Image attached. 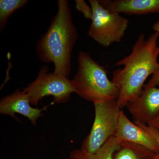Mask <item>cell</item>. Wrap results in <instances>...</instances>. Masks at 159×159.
<instances>
[{"instance_id":"1","label":"cell","mask_w":159,"mask_h":159,"mask_svg":"<svg viewBox=\"0 0 159 159\" xmlns=\"http://www.w3.org/2000/svg\"><path fill=\"white\" fill-rule=\"evenodd\" d=\"M159 36L157 31L147 39L141 33L130 54L116 63V66H123L114 71L111 80L119 90L117 100L121 109L141 94L147 78L159 70Z\"/></svg>"},{"instance_id":"2","label":"cell","mask_w":159,"mask_h":159,"mask_svg":"<svg viewBox=\"0 0 159 159\" xmlns=\"http://www.w3.org/2000/svg\"><path fill=\"white\" fill-rule=\"evenodd\" d=\"M57 10L48 29L37 41L38 57L45 63L52 62L54 73L69 79L71 56L78 39L68 1L58 0Z\"/></svg>"},{"instance_id":"3","label":"cell","mask_w":159,"mask_h":159,"mask_svg":"<svg viewBox=\"0 0 159 159\" xmlns=\"http://www.w3.org/2000/svg\"><path fill=\"white\" fill-rule=\"evenodd\" d=\"M107 71L87 52L80 51L78 68L72 80L75 93L83 99L93 102L117 99L119 90L110 80Z\"/></svg>"},{"instance_id":"4","label":"cell","mask_w":159,"mask_h":159,"mask_svg":"<svg viewBox=\"0 0 159 159\" xmlns=\"http://www.w3.org/2000/svg\"><path fill=\"white\" fill-rule=\"evenodd\" d=\"M92 10V23L87 35L100 45L108 47L121 41L129 25L127 19L113 13L97 0H89Z\"/></svg>"},{"instance_id":"5","label":"cell","mask_w":159,"mask_h":159,"mask_svg":"<svg viewBox=\"0 0 159 159\" xmlns=\"http://www.w3.org/2000/svg\"><path fill=\"white\" fill-rule=\"evenodd\" d=\"M95 119L88 135L83 141L80 149L95 153L111 137L115 136L121 110L117 99L94 102Z\"/></svg>"},{"instance_id":"6","label":"cell","mask_w":159,"mask_h":159,"mask_svg":"<svg viewBox=\"0 0 159 159\" xmlns=\"http://www.w3.org/2000/svg\"><path fill=\"white\" fill-rule=\"evenodd\" d=\"M23 91L28 94L31 105L37 106L47 96L53 97L54 102H68L71 94L75 93L72 80L49 72V68L44 66L40 70L37 78Z\"/></svg>"},{"instance_id":"7","label":"cell","mask_w":159,"mask_h":159,"mask_svg":"<svg viewBox=\"0 0 159 159\" xmlns=\"http://www.w3.org/2000/svg\"><path fill=\"white\" fill-rule=\"evenodd\" d=\"M127 108L136 124L148 125L159 114V88L145 87Z\"/></svg>"},{"instance_id":"8","label":"cell","mask_w":159,"mask_h":159,"mask_svg":"<svg viewBox=\"0 0 159 159\" xmlns=\"http://www.w3.org/2000/svg\"><path fill=\"white\" fill-rule=\"evenodd\" d=\"M115 137L120 143H132L154 153L159 152L158 145L154 139L144 129L130 121L122 110L120 111L118 116Z\"/></svg>"},{"instance_id":"9","label":"cell","mask_w":159,"mask_h":159,"mask_svg":"<svg viewBox=\"0 0 159 159\" xmlns=\"http://www.w3.org/2000/svg\"><path fill=\"white\" fill-rule=\"evenodd\" d=\"M48 107V106L41 109L32 107L28 94L23 90L17 89L13 93L1 99L0 113L10 116L16 119L17 118L15 113L20 114L28 118L32 125H35L38 119L43 115L42 113Z\"/></svg>"},{"instance_id":"10","label":"cell","mask_w":159,"mask_h":159,"mask_svg":"<svg viewBox=\"0 0 159 159\" xmlns=\"http://www.w3.org/2000/svg\"><path fill=\"white\" fill-rule=\"evenodd\" d=\"M99 2L113 13L136 15L159 13V0H102Z\"/></svg>"},{"instance_id":"11","label":"cell","mask_w":159,"mask_h":159,"mask_svg":"<svg viewBox=\"0 0 159 159\" xmlns=\"http://www.w3.org/2000/svg\"><path fill=\"white\" fill-rule=\"evenodd\" d=\"M120 142L115 136L111 137L95 153H89L80 149H75L70 153V159H114V155L120 146Z\"/></svg>"},{"instance_id":"12","label":"cell","mask_w":159,"mask_h":159,"mask_svg":"<svg viewBox=\"0 0 159 159\" xmlns=\"http://www.w3.org/2000/svg\"><path fill=\"white\" fill-rule=\"evenodd\" d=\"M155 153L139 145L122 142L114 155V159H155Z\"/></svg>"},{"instance_id":"13","label":"cell","mask_w":159,"mask_h":159,"mask_svg":"<svg viewBox=\"0 0 159 159\" xmlns=\"http://www.w3.org/2000/svg\"><path fill=\"white\" fill-rule=\"evenodd\" d=\"M27 0H1L0 1V30L6 25L8 19L15 11L22 8L28 2Z\"/></svg>"},{"instance_id":"14","label":"cell","mask_w":159,"mask_h":159,"mask_svg":"<svg viewBox=\"0 0 159 159\" xmlns=\"http://www.w3.org/2000/svg\"><path fill=\"white\" fill-rule=\"evenodd\" d=\"M75 2L76 9L81 12L84 17L92 20L93 10L91 6H89L84 1L82 0H77Z\"/></svg>"},{"instance_id":"15","label":"cell","mask_w":159,"mask_h":159,"mask_svg":"<svg viewBox=\"0 0 159 159\" xmlns=\"http://www.w3.org/2000/svg\"><path fill=\"white\" fill-rule=\"evenodd\" d=\"M137 125H139V126L142 127V128L144 129L145 130H146L149 134L152 137L155 141L156 142L157 144L158 145L159 147V132L155 129L149 126L148 125H143L141 124H137ZM155 159H159V152L158 153H156L155 155Z\"/></svg>"},{"instance_id":"16","label":"cell","mask_w":159,"mask_h":159,"mask_svg":"<svg viewBox=\"0 0 159 159\" xmlns=\"http://www.w3.org/2000/svg\"><path fill=\"white\" fill-rule=\"evenodd\" d=\"M159 86V69L156 73L152 76L148 84H145V87Z\"/></svg>"},{"instance_id":"17","label":"cell","mask_w":159,"mask_h":159,"mask_svg":"<svg viewBox=\"0 0 159 159\" xmlns=\"http://www.w3.org/2000/svg\"><path fill=\"white\" fill-rule=\"evenodd\" d=\"M148 125L155 129L159 132V114L155 119L148 124Z\"/></svg>"}]
</instances>
